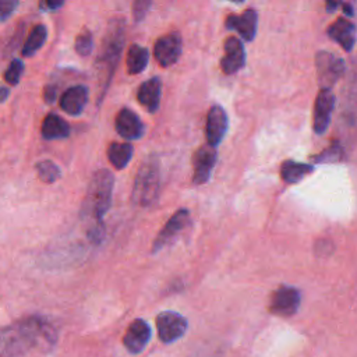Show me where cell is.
I'll list each match as a JSON object with an SVG mask.
<instances>
[{"label":"cell","instance_id":"cell-31","mask_svg":"<svg viewBox=\"0 0 357 357\" xmlns=\"http://www.w3.org/2000/svg\"><path fill=\"white\" fill-rule=\"evenodd\" d=\"M56 95H57V88L54 85H47L45 86V91H43V98L47 103H52L54 99H56Z\"/></svg>","mask_w":357,"mask_h":357},{"label":"cell","instance_id":"cell-32","mask_svg":"<svg viewBox=\"0 0 357 357\" xmlns=\"http://www.w3.org/2000/svg\"><path fill=\"white\" fill-rule=\"evenodd\" d=\"M64 6V1H52V0H47V1H42L40 4H39V7L42 8V10H50V11H53V10H57V8H60V7H63Z\"/></svg>","mask_w":357,"mask_h":357},{"label":"cell","instance_id":"cell-16","mask_svg":"<svg viewBox=\"0 0 357 357\" xmlns=\"http://www.w3.org/2000/svg\"><path fill=\"white\" fill-rule=\"evenodd\" d=\"M245 64V50L241 40L236 36H229L225 40V56L220 60V68L226 75L240 71Z\"/></svg>","mask_w":357,"mask_h":357},{"label":"cell","instance_id":"cell-2","mask_svg":"<svg viewBox=\"0 0 357 357\" xmlns=\"http://www.w3.org/2000/svg\"><path fill=\"white\" fill-rule=\"evenodd\" d=\"M126 33V21L121 17H114L109 21L106 33L103 36L102 47L96 57V70H98V78H99V86L102 89L100 99L103 98V93L107 91V86L110 84V79L113 77V73L117 67L121 49L124 45V35Z\"/></svg>","mask_w":357,"mask_h":357},{"label":"cell","instance_id":"cell-4","mask_svg":"<svg viewBox=\"0 0 357 357\" xmlns=\"http://www.w3.org/2000/svg\"><path fill=\"white\" fill-rule=\"evenodd\" d=\"M160 162L156 155L146 156L135 174L131 199L141 208H148L159 197L160 192Z\"/></svg>","mask_w":357,"mask_h":357},{"label":"cell","instance_id":"cell-17","mask_svg":"<svg viewBox=\"0 0 357 357\" xmlns=\"http://www.w3.org/2000/svg\"><path fill=\"white\" fill-rule=\"evenodd\" d=\"M326 35L333 42L339 43L343 50L351 52L356 43V25L347 18L339 17L335 22H332L328 26Z\"/></svg>","mask_w":357,"mask_h":357},{"label":"cell","instance_id":"cell-19","mask_svg":"<svg viewBox=\"0 0 357 357\" xmlns=\"http://www.w3.org/2000/svg\"><path fill=\"white\" fill-rule=\"evenodd\" d=\"M162 96V81L159 77H152L142 82L137 91V99L149 113H155L159 109Z\"/></svg>","mask_w":357,"mask_h":357},{"label":"cell","instance_id":"cell-26","mask_svg":"<svg viewBox=\"0 0 357 357\" xmlns=\"http://www.w3.org/2000/svg\"><path fill=\"white\" fill-rule=\"evenodd\" d=\"M36 172L42 181L45 183H54L60 178L61 172L59 166L52 160H40L36 163Z\"/></svg>","mask_w":357,"mask_h":357},{"label":"cell","instance_id":"cell-7","mask_svg":"<svg viewBox=\"0 0 357 357\" xmlns=\"http://www.w3.org/2000/svg\"><path fill=\"white\" fill-rule=\"evenodd\" d=\"M190 220H191V215L188 209L185 208L177 209L166 222V225L159 231V234L155 237L152 243V250H151L152 254H156L162 248L169 245L190 225Z\"/></svg>","mask_w":357,"mask_h":357},{"label":"cell","instance_id":"cell-14","mask_svg":"<svg viewBox=\"0 0 357 357\" xmlns=\"http://www.w3.org/2000/svg\"><path fill=\"white\" fill-rule=\"evenodd\" d=\"M114 128L117 134L127 141L139 139L145 132V126L142 120L128 107H123L119 110L114 119Z\"/></svg>","mask_w":357,"mask_h":357},{"label":"cell","instance_id":"cell-28","mask_svg":"<svg viewBox=\"0 0 357 357\" xmlns=\"http://www.w3.org/2000/svg\"><path fill=\"white\" fill-rule=\"evenodd\" d=\"M22 71H24V63L20 60V59H14L7 71L4 73V79L10 84V85H17L20 82V78L22 75Z\"/></svg>","mask_w":357,"mask_h":357},{"label":"cell","instance_id":"cell-8","mask_svg":"<svg viewBox=\"0 0 357 357\" xmlns=\"http://www.w3.org/2000/svg\"><path fill=\"white\" fill-rule=\"evenodd\" d=\"M156 328L158 336L163 343H173L184 336L188 322L176 311H162L156 317Z\"/></svg>","mask_w":357,"mask_h":357},{"label":"cell","instance_id":"cell-18","mask_svg":"<svg viewBox=\"0 0 357 357\" xmlns=\"http://www.w3.org/2000/svg\"><path fill=\"white\" fill-rule=\"evenodd\" d=\"M89 99V91L85 85H74L66 89L60 98V107L71 116H78L85 109Z\"/></svg>","mask_w":357,"mask_h":357},{"label":"cell","instance_id":"cell-11","mask_svg":"<svg viewBox=\"0 0 357 357\" xmlns=\"http://www.w3.org/2000/svg\"><path fill=\"white\" fill-rule=\"evenodd\" d=\"M335 95L331 89H319L315 103H314V116H312V128L315 134H324L331 123L332 112L335 109Z\"/></svg>","mask_w":357,"mask_h":357},{"label":"cell","instance_id":"cell-13","mask_svg":"<svg viewBox=\"0 0 357 357\" xmlns=\"http://www.w3.org/2000/svg\"><path fill=\"white\" fill-rule=\"evenodd\" d=\"M226 29L236 31L245 42L254 40L258 28V13L247 8L241 14H229L225 21Z\"/></svg>","mask_w":357,"mask_h":357},{"label":"cell","instance_id":"cell-25","mask_svg":"<svg viewBox=\"0 0 357 357\" xmlns=\"http://www.w3.org/2000/svg\"><path fill=\"white\" fill-rule=\"evenodd\" d=\"M344 155V148L340 142H332L326 149L319 152L318 155L312 156L315 163H333L339 162Z\"/></svg>","mask_w":357,"mask_h":357},{"label":"cell","instance_id":"cell-20","mask_svg":"<svg viewBox=\"0 0 357 357\" xmlns=\"http://www.w3.org/2000/svg\"><path fill=\"white\" fill-rule=\"evenodd\" d=\"M40 131L45 139H63L70 135V126L59 114L49 113L42 123Z\"/></svg>","mask_w":357,"mask_h":357},{"label":"cell","instance_id":"cell-10","mask_svg":"<svg viewBox=\"0 0 357 357\" xmlns=\"http://www.w3.org/2000/svg\"><path fill=\"white\" fill-rule=\"evenodd\" d=\"M216 159H218L216 148H213L208 144L201 145L194 152V155H192V167H194L192 183L195 185L205 184L211 178V174L216 165Z\"/></svg>","mask_w":357,"mask_h":357},{"label":"cell","instance_id":"cell-21","mask_svg":"<svg viewBox=\"0 0 357 357\" xmlns=\"http://www.w3.org/2000/svg\"><path fill=\"white\" fill-rule=\"evenodd\" d=\"M314 172L312 165L287 159L280 166V177L287 184H296Z\"/></svg>","mask_w":357,"mask_h":357},{"label":"cell","instance_id":"cell-15","mask_svg":"<svg viewBox=\"0 0 357 357\" xmlns=\"http://www.w3.org/2000/svg\"><path fill=\"white\" fill-rule=\"evenodd\" d=\"M151 336L152 331L148 322L141 318H137L127 328V332L123 336V344L131 354H138L146 347L148 342L151 340Z\"/></svg>","mask_w":357,"mask_h":357},{"label":"cell","instance_id":"cell-29","mask_svg":"<svg viewBox=\"0 0 357 357\" xmlns=\"http://www.w3.org/2000/svg\"><path fill=\"white\" fill-rule=\"evenodd\" d=\"M151 6H152V1L149 0H137L132 3V17L135 22H139L145 18Z\"/></svg>","mask_w":357,"mask_h":357},{"label":"cell","instance_id":"cell-30","mask_svg":"<svg viewBox=\"0 0 357 357\" xmlns=\"http://www.w3.org/2000/svg\"><path fill=\"white\" fill-rule=\"evenodd\" d=\"M18 6V1L15 0H0V21L7 20Z\"/></svg>","mask_w":357,"mask_h":357},{"label":"cell","instance_id":"cell-27","mask_svg":"<svg viewBox=\"0 0 357 357\" xmlns=\"http://www.w3.org/2000/svg\"><path fill=\"white\" fill-rule=\"evenodd\" d=\"M75 52L85 57V56H89L92 49H93V36L91 33V31H82L81 33L77 35L75 38Z\"/></svg>","mask_w":357,"mask_h":357},{"label":"cell","instance_id":"cell-22","mask_svg":"<svg viewBox=\"0 0 357 357\" xmlns=\"http://www.w3.org/2000/svg\"><path fill=\"white\" fill-rule=\"evenodd\" d=\"M148 61H149V52L146 47L137 43L130 46L126 57V66H127L128 74L135 75L142 73L146 68Z\"/></svg>","mask_w":357,"mask_h":357},{"label":"cell","instance_id":"cell-12","mask_svg":"<svg viewBox=\"0 0 357 357\" xmlns=\"http://www.w3.org/2000/svg\"><path fill=\"white\" fill-rule=\"evenodd\" d=\"M227 128H229V117L226 110L220 105H212L208 112L206 126H205L208 145L216 148L225 138Z\"/></svg>","mask_w":357,"mask_h":357},{"label":"cell","instance_id":"cell-6","mask_svg":"<svg viewBox=\"0 0 357 357\" xmlns=\"http://www.w3.org/2000/svg\"><path fill=\"white\" fill-rule=\"evenodd\" d=\"M300 303H301L300 290L293 286L282 284L272 293L268 308L273 315L291 317L298 311Z\"/></svg>","mask_w":357,"mask_h":357},{"label":"cell","instance_id":"cell-35","mask_svg":"<svg viewBox=\"0 0 357 357\" xmlns=\"http://www.w3.org/2000/svg\"><path fill=\"white\" fill-rule=\"evenodd\" d=\"M337 6H340V3H331V1H326L325 8H326V11H328V13H332Z\"/></svg>","mask_w":357,"mask_h":357},{"label":"cell","instance_id":"cell-34","mask_svg":"<svg viewBox=\"0 0 357 357\" xmlns=\"http://www.w3.org/2000/svg\"><path fill=\"white\" fill-rule=\"evenodd\" d=\"M8 93H10V91L7 88L1 86L0 88V102H4L7 99V96H8Z\"/></svg>","mask_w":357,"mask_h":357},{"label":"cell","instance_id":"cell-9","mask_svg":"<svg viewBox=\"0 0 357 357\" xmlns=\"http://www.w3.org/2000/svg\"><path fill=\"white\" fill-rule=\"evenodd\" d=\"M183 50V39L180 32H172L160 36L156 39L155 46H153V54L156 61L162 67H170L181 56Z\"/></svg>","mask_w":357,"mask_h":357},{"label":"cell","instance_id":"cell-24","mask_svg":"<svg viewBox=\"0 0 357 357\" xmlns=\"http://www.w3.org/2000/svg\"><path fill=\"white\" fill-rule=\"evenodd\" d=\"M47 38V29L43 24H38L32 28L31 33L28 35L24 46H22V56L25 57H29V56H33L45 43Z\"/></svg>","mask_w":357,"mask_h":357},{"label":"cell","instance_id":"cell-33","mask_svg":"<svg viewBox=\"0 0 357 357\" xmlns=\"http://www.w3.org/2000/svg\"><path fill=\"white\" fill-rule=\"evenodd\" d=\"M342 8H343V13L347 15V17H354V10H353V6L350 3H342L340 4Z\"/></svg>","mask_w":357,"mask_h":357},{"label":"cell","instance_id":"cell-23","mask_svg":"<svg viewBox=\"0 0 357 357\" xmlns=\"http://www.w3.org/2000/svg\"><path fill=\"white\" fill-rule=\"evenodd\" d=\"M134 153V148L128 142H112L107 148V159L116 169H124Z\"/></svg>","mask_w":357,"mask_h":357},{"label":"cell","instance_id":"cell-1","mask_svg":"<svg viewBox=\"0 0 357 357\" xmlns=\"http://www.w3.org/2000/svg\"><path fill=\"white\" fill-rule=\"evenodd\" d=\"M57 340L53 325L42 317H29L0 331V357H25L31 350H50Z\"/></svg>","mask_w":357,"mask_h":357},{"label":"cell","instance_id":"cell-3","mask_svg":"<svg viewBox=\"0 0 357 357\" xmlns=\"http://www.w3.org/2000/svg\"><path fill=\"white\" fill-rule=\"evenodd\" d=\"M114 177L107 169L96 170L88 184L81 215L92 225H102V219L112 205Z\"/></svg>","mask_w":357,"mask_h":357},{"label":"cell","instance_id":"cell-5","mask_svg":"<svg viewBox=\"0 0 357 357\" xmlns=\"http://www.w3.org/2000/svg\"><path fill=\"white\" fill-rule=\"evenodd\" d=\"M315 67L321 89H331L346 73L344 60L328 50H319L317 53Z\"/></svg>","mask_w":357,"mask_h":357}]
</instances>
